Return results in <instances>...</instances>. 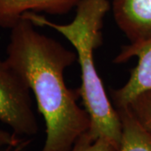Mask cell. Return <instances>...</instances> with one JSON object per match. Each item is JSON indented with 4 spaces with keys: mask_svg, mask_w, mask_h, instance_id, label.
Returning a JSON list of instances; mask_svg holds the SVG:
<instances>
[{
    "mask_svg": "<svg viewBox=\"0 0 151 151\" xmlns=\"http://www.w3.org/2000/svg\"><path fill=\"white\" fill-rule=\"evenodd\" d=\"M35 26L23 17L11 29L5 60L26 81L43 116L46 137L40 151H70L91 125L86 109L77 103L78 90H70L64 79L77 55Z\"/></svg>",
    "mask_w": 151,
    "mask_h": 151,
    "instance_id": "1",
    "label": "cell"
},
{
    "mask_svg": "<svg viewBox=\"0 0 151 151\" xmlns=\"http://www.w3.org/2000/svg\"><path fill=\"white\" fill-rule=\"evenodd\" d=\"M109 9L108 0H81L76 6L75 18L66 24H56L35 13H27L23 17L29 19L35 25L56 30L72 45L81 67L79 96L91 121L86 133L94 140L106 138L120 145L122 125L119 113L105 91L93 55L103 43V22Z\"/></svg>",
    "mask_w": 151,
    "mask_h": 151,
    "instance_id": "2",
    "label": "cell"
},
{
    "mask_svg": "<svg viewBox=\"0 0 151 151\" xmlns=\"http://www.w3.org/2000/svg\"><path fill=\"white\" fill-rule=\"evenodd\" d=\"M0 121L15 135L33 136L39 130L31 91L6 60H0Z\"/></svg>",
    "mask_w": 151,
    "mask_h": 151,
    "instance_id": "3",
    "label": "cell"
},
{
    "mask_svg": "<svg viewBox=\"0 0 151 151\" xmlns=\"http://www.w3.org/2000/svg\"><path fill=\"white\" fill-rule=\"evenodd\" d=\"M133 57L138 58V64L131 70L129 80L120 88L111 91L115 108L128 106L138 95L151 90V39L123 46L113 62L122 64Z\"/></svg>",
    "mask_w": 151,
    "mask_h": 151,
    "instance_id": "4",
    "label": "cell"
},
{
    "mask_svg": "<svg viewBox=\"0 0 151 151\" xmlns=\"http://www.w3.org/2000/svg\"><path fill=\"white\" fill-rule=\"evenodd\" d=\"M115 23L130 43L151 39V0H113Z\"/></svg>",
    "mask_w": 151,
    "mask_h": 151,
    "instance_id": "5",
    "label": "cell"
},
{
    "mask_svg": "<svg viewBox=\"0 0 151 151\" xmlns=\"http://www.w3.org/2000/svg\"><path fill=\"white\" fill-rule=\"evenodd\" d=\"M81 0H0V28L11 29L27 13L43 12L62 15Z\"/></svg>",
    "mask_w": 151,
    "mask_h": 151,
    "instance_id": "6",
    "label": "cell"
},
{
    "mask_svg": "<svg viewBox=\"0 0 151 151\" xmlns=\"http://www.w3.org/2000/svg\"><path fill=\"white\" fill-rule=\"evenodd\" d=\"M115 108L122 125L119 151H151V133L142 126L128 106Z\"/></svg>",
    "mask_w": 151,
    "mask_h": 151,
    "instance_id": "7",
    "label": "cell"
},
{
    "mask_svg": "<svg viewBox=\"0 0 151 151\" xmlns=\"http://www.w3.org/2000/svg\"><path fill=\"white\" fill-rule=\"evenodd\" d=\"M128 107L142 126L151 133V90L138 95Z\"/></svg>",
    "mask_w": 151,
    "mask_h": 151,
    "instance_id": "8",
    "label": "cell"
},
{
    "mask_svg": "<svg viewBox=\"0 0 151 151\" xmlns=\"http://www.w3.org/2000/svg\"><path fill=\"white\" fill-rule=\"evenodd\" d=\"M119 145L115 142L106 138H98L92 139L84 134L76 142L70 151H119Z\"/></svg>",
    "mask_w": 151,
    "mask_h": 151,
    "instance_id": "9",
    "label": "cell"
},
{
    "mask_svg": "<svg viewBox=\"0 0 151 151\" xmlns=\"http://www.w3.org/2000/svg\"><path fill=\"white\" fill-rule=\"evenodd\" d=\"M19 145V140L16 138V135L0 129V147L1 146L16 147Z\"/></svg>",
    "mask_w": 151,
    "mask_h": 151,
    "instance_id": "10",
    "label": "cell"
}]
</instances>
